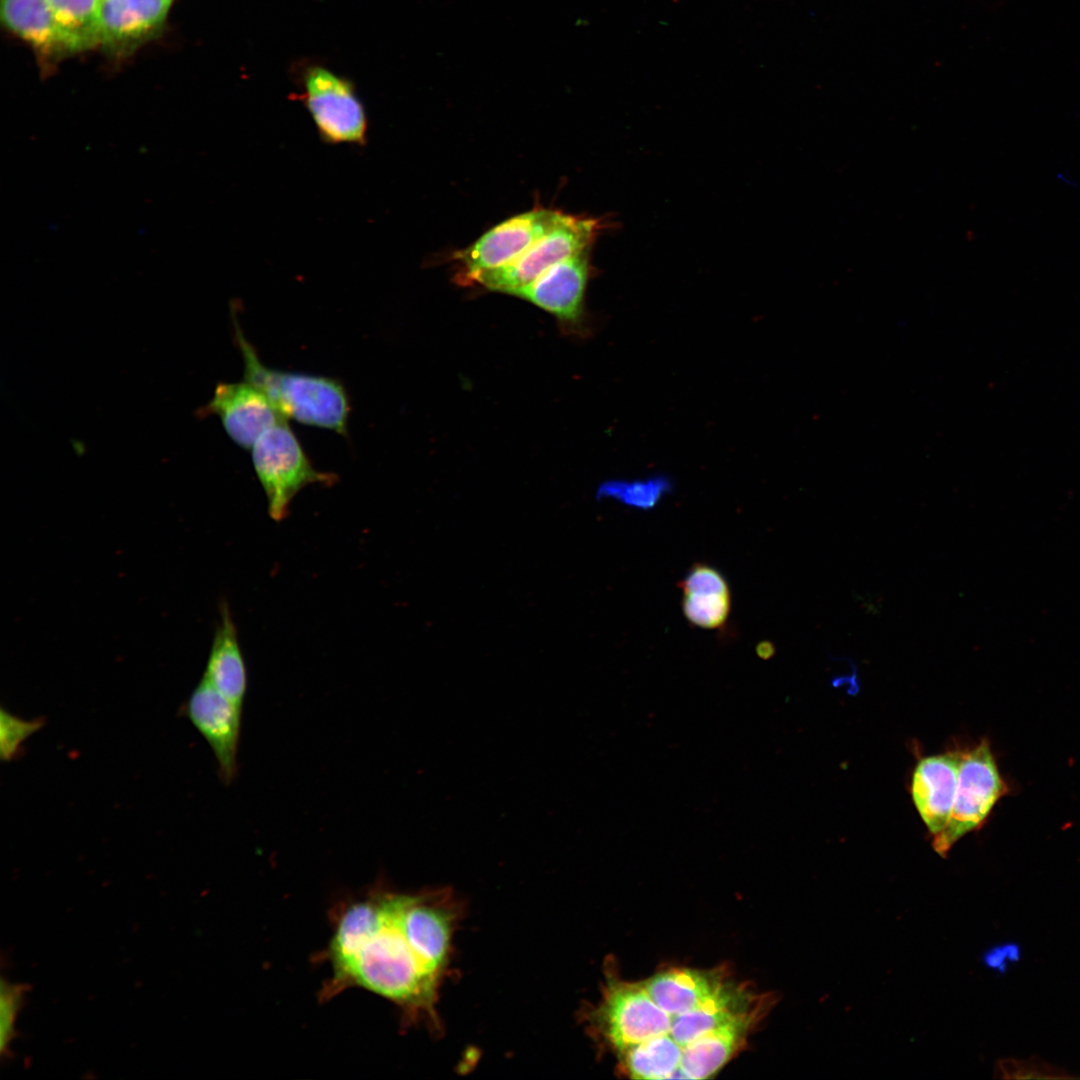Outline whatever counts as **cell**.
Masks as SVG:
<instances>
[{
    "label": "cell",
    "mask_w": 1080,
    "mask_h": 1080,
    "mask_svg": "<svg viewBox=\"0 0 1080 1080\" xmlns=\"http://www.w3.org/2000/svg\"><path fill=\"white\" fill-rule=\"evenodd\" d=\"M462 912L448 888L402 892L384 879L341 901L317 959L331 968L319 999L362 988L393 1003L407 1026L438 1031L436 1004Z\"/></svg>",
    "instance_id": "6da1fadb"
},
{
    "label": "cell",
    "mask_w": 1080,
    "mask_h": 1080,
    "mask_svg": "<svg viewBox=\"0 0 1080 1080\" xmlns=\"http://www.w3.org/2000/svg\"><path fill=\"white\" fill-rule=\"evenodd\" d=\"M236 340L244 361V379L258 387L285 418L347 433V392L337 379L276 370L263 364L234 319Z\"/></svg>",
    "instance_id": "7a4b0ae2"
},
{
    "label": "cell",
    "mask_w": 1080,
    "mask_h": 1080,
    "mask_svg": "<svg viewBox=\"0 0 1080 1080\" xmlns=\"http://www.w3.org/2000/svg\"><path fill=\"white\" fill-rule=\"evenodd\" d=\"M586 1023L592 1036L616 1057L642 1043L671 1040V1017L653 1001L641 982L611 975L599 1001L587 1013Z\"/></svg>",
    "instance_id": "3957f363"
},
{
    "label": "cell",
    "mask_w": 1080,
    "mask_h": 1080,
    "mask_svg": "<svg viewBox=\"0 0 1080 1080\" xmlns=\"http://www.w3.org/2000/svg\"><path fill=\"white\" fill-rule=\"evenodd\" d=\"M251 450L253 466L267 498L268 514L274 521L287 517L291 501L305 486L331 485L336 481L334 473L313 467L286 419L267 429Z\"/></svg>",
    "instance_id": "277c9868"
},
{
    "label": "cell",
    "mask_w": 1080,
    "mask_h": 1080,
    "mask_svg": "<svg viewBox=\"0 0 1080 1080\" xmlns=\"http://www.w3.org/2000/svg\"><path fill=\"white\" fill-rule=\"evenodd\" d=\"M1008 791L986 738L962 752L954 805L946 826L933 837L934 851L947 857L958 840L983 826Z\"/></svg>",
    "instance_id": "5b68a950"
},
{
    "label": "cell",
    "mask_w": 1080,
    "mask_h": 1080,
    "mask_svg": "<svg viewBox=\"0 0 1080 1080\" xmlns=\"http://www.w3.org/2000/svg\"><path fill=\"white\" fill-rule=\"evenodd\" d=\"M299 95L320 140L327 145L364 147L369 119L353 84L322 66L307 68Z\"/></svg>",
    "instance_id": "8992f818"
},
{
    "label": "cell",
    "mask_w": 1080,
    "mask_h": 1080,
    "mask_svg": "<svg viewBox=\"0 0 1080 1080\" xmlns=\"http://www.w3.org/2000/svg\"><path fill=\"white\" fill-rule=\"evenodd\" d=\"M599 228L597 219L563 213L546 234L516 259L502 267L475 274L466 282L512 295L559 261L591 249Z\"/></svg>",
    "instance_id": "52a82bcc"
},
{
    "label": "cell",
    "mask_w": 1080,
    "mask_h": 1080,
    "mask_svg": "<svg viewBox=\"0 0 1080 1080\" xmlns=\"http://www.w3.org/2000/svg\"><path fill=\"white\" fill-rule=\"evenodd\" d=\"M557 210L537 208L515 215L494 226L470 246L453 254L460 280L502 267L525 252L562 217Z\"/></svg>",
    "instance_id": "ba28073f"
},
{
    "label": "cell",
    "mask_w": 1080,
    "mask_h": 1080,
    "mask_svg": "<svg viewBox=\"0 0 1080 1080\" xmlns=\"http://www.w3.org/2000/svg\"><path fill=\"white\" fill-rule=\"evenodd\" d=\"M182 713L211 747L222 783L232 784L239 770L242 709L202 677L184 703Z\"/></svg>",
    "instance_id": "9c48e42d"
},
{
    "label": "cell",
    "mask_w": 1080,
    "mask_h": 1080,
    "mask_svg": "<svg viewBox=\"0 0 1080 1080\" xmlns=\"http://www.w3.org/2000/svg\"><path fill=\"white\" fill-rule=\"evenodd\" d=\"M216 414L230 438L250 449L270 427L286 418L271 400L251 382H222L201 409V415Z\"/></svg>",
    "instance_id": "30bf717a"
},
{
    "label": "cell",
    "mask_w": 1080,
    "mask_h": 1080,
    "mask_svg": "<svg viewBox=\"0 0 1080 1080\" xmlns=\"http://www.w3.org/2000/svg\"><path fill=\"white\" fill-rule=\"evenodd\" d=\"M590 249L554 264L512 295L528 300L561 320L576 322L583 311Z\"/></svg>",
    "instance_id": "8fae6325"
},
{
    "label": "cell",
    "mask_w": 1080,
    "mask_h": 1080,
    "mask_svg": "<svg viewBox=\"0 0 1080 1080\" xmlns=\"http://www.w3.org/2000/svg\"><path fill=\"white\" fill-rule=\"evenodd\" d=\"M962 751L922 758L912 776L913 803L929 832L935 836L946 826L954 805Z\"/></svg>",
    "instance_id": "7c38bea8"
},
{
    "label": "cell",
    "mask_w": 1080,
    "mask_h": 1080,
    "mask_svg": "<svg viewBox=\"0 0 1080 1080\" xmlns=\"http://www.w3.org/2000/svg\"><path fill=\"white\" fill-rule=\"evenodd\" d=\"M640 982L660 1008L676 1016L705 1003L730 980L722 969L670 968Z\"/></svg>",
    "instance_id": "4fadbf2b"
},
{
    "label": "cell",
    "mask_w": 1080,
    "mask_h": 1080,
    "mask_svg": "<svg viewBox=\"0 0 1080 1080\" xmlns=\"http://www.w3.org/2000/svg\"><path fill=\"white\" fill-rule=\"evenodd\" d=\"M172 0H101V44L127 48L150 37L163 24Z\"/></svg>",
    "instance_id": "5bb4252c"
},
{
    "label": "cell",
    "mask_w": 1080,
    "mask_h": 1080,
    "mask_svg": "<svg viewBox=\"0 0 1080 1080\" xmlns=\"http://www.w3.org/2000/svg\"><path fill=\"white\" fill-rule=\"evenodd\" d=\"M203 677L235 706L243 709L248 689L246 663L238 640L237 628L229 605L222 601Z\"/></svg>",
    "instance_id": "9a60e30c"
},
{
    "label": "cell",
    "mask_w": 1080,
    "mask_h": 1080,
    "mask_svg": "<svg viewBox=\"0 0 1080 1080\" xmlns=\"http://www.w3.org/2000/svg\"><path fill=\"white\" fill-rule=\"evenodd\" d=\"M682 611L687 621L701 629H718L731 610L729 585L722 573L705 563H695L679 582Z\"/></svg>",
    "instance_id": "2e32d148"
},
{
    "label": "cell",
    "mask_w": 1080,
    "mask_h": 1080,
    "mask_svg": "<svg viewBox=\"0 0 1080 1080\" xmlns=\"http://www.w3.org/2000/svg\"><path fill=\"white\" fill-rule=\"evenodd\" d=\"M1 20L42 58L74 52L46 0H1Z\"/></svg>",
    "instance_id": "e0dca14e"
},
{
    "label": "cell",
    "mask_w": 1080,
    "mask_h": 1080,
    "mask_svg": "<svg viewBox=\"0 0 1080 1080\" xmlns=\"http://www.w3.org/2000/svg\"><path fill=\"white\" fill-rule=\"evenodd\" d=\"M74 52L101 44V0H46Z\"/></svg>",
    "instance_id": "ac0fdd59"
},
{
    "label": "cell",
    "mask_w": 1080,
    "mask_h": 1080,
    "mask_svg": "<svg viewBox=\"0 0 1080 1080\" xmlns=\"http://www.w3.org/2000/svg\"><path fill=\"white\" fill-rule=\"evenodd\" d=\"M670 488V482L664 477L632 482L609 480L598 487L596 497L599 500L614 499L630 507L649 510L657 505Z\"/></svg>",
    "instance_id": "d6986e66"
},
{
    "label": "cell",
    "mask_w": 1080,
    "mask_h": 1080,
    "mask_svg": "<svg viewBox=\"0 0 1080 1080\" xmlns=\"http://www.w3.org/2000/svg\"><path fill=\"white\" fill-rule=\"evenodd\" d=\"M26 993L27 986L25 984L10 982L2 978L0 984V1051L2 1057L10 1053L11 1044L16 1037V1020L23 1006Z\"/></svg>",
    "instance_id": "ffe728a7"
},
{
    "label": "cell",
    "mask_w": 1080,
    "mask_h": 1080,
    "mask_svg": "<svg viewBox=\"0 0 1080 1080\" xmlns=\"http://www.w3.org/2000/svg\"><path fill=\"white\" fill-rule=\"evenodd\" d=\"M995 1077L1009 1079H1066L1073 1078L1062 1068L1050 1065L1038 1057L1028 1060L1001 1059L995 1065Z\"/></svg>",
    "instance_id": "44dd1931"
},
{
    "label": "cell",
    "mask_w": 1080,
    "mask_h": 1080,
    "mask_svg": "<svg viewBox=\"0 0 1080 1080\" xmlns=\"http://www.w3.org/2000/svg\"><path fill=\"white\" fill-rule=\"evenodd\" d=\"M43 725V719L23 720L1 709V759L13 760L20 753L22 743Z\"/></svg>",
    "instance_id": "7402d4cb"
},
{
    "label": "cell",
    "mask_w": 1080,
    "mask_h": 1080,
    "mask_svg": "<svg viewBox=\"0 0 1080 1080\" xmlns=\"http://www.w3.org/2000/svg\"><path fill=\"white\" fill-rule=\"evenodd\" d=\"M1021 950L1016 943H1006L991 948L984 954V963L1003 973L1007 967L1020 959Z\"/></svg>",
    "instance_id": "603a6c76"
},
{
    "label": "cell",
    "mask_w": 1080,
    "mask_h": 1080,
    "mask_svg": "<svg viewBox=\"0 0 1080 1080\" xmlns=\"http://www.w3.org/2000/svg\"><path fill=\"white\" fill-rule=\"evenodd\" d=\"M773 653H774V647L772 645H770L769 643H765V645H763V644L760 645V651H759L760 657L768 658Z\"/></svg>",
    "instance_id": "cb8c5ba5"
}]
</instances>
